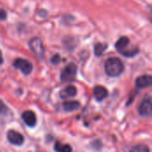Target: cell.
Returning a JSON list of instances; mask_svg holds the SVG:
<instances>
[{"label":"cell","instance_id":"6da1fadb","mask_svg":"<svg viewBox=\"0 0 152 152\" xmlns=\"http://www.w3.org/2000/svg\"><path fill=\"white\" fill-rule=\"evenodd\" d=\"M115 47L120 54L126 57H134L139 53V48L132 46L130 39L127 37H121L117 41Z\"/></svg>","mask_w":152,"mask_h":152},{"label":"cell","instance_id":"7a4b0ae2","mask_svg":"<svg viewBox=\"0 0 152 152\" xmlns=\"http://www.w3.org/2000/svg\"><path fill=\"white\" fill-rule=\"evenodd\" d=\"M124 71V64L119 58L111 57L105 62V72L108 76L115 77L120 76Z\"/></svg>","mask_w":152,"mask_h":152},{"label":"cell","instance_id":"3957f363","mask_svg":"<svg viewBox=\"0 0 152 152\" xmlns=\"http://www.w3.org/2000/svg\"><path fill=\"white\" fill-rule=\"evenodd\" d=\"M77 76V66L74 63L68 64L61 71V82H72Z\"/></svg>","mask_w":152,"mask_h":152},{"label":"cell","instance_id":"277c9868","mask_svg":"<svg viewBox=\"0 0 152 152\" xmlns=\"http://www.w3.org/2000/svg\"><path fill=\"white\" fill-rule=\"evenodd\" d=\"M29 48L31 49V51L36 54V56L37 58H39L40 60H42L45 56V48L43 45V43L41 41L40 38L38 37H34L32 38L29 43H28Z\"/></svg>","mask_w":152,"mask_h":152},{"label":"cell","instance_id":"5b68a950","mask_svg":"<svg viewBox=\"0 0 152 152\" xmlns=\"http://www.w3.org/2000/svg\"><path fill=\"white\" fill-rule=\"evenodd\" d=\"M13 67L20 69L24 75H29L33 69L32 64L28 61L21 58H18L13 61Z\"/></svg>","mask_w":152,"mask_h":152},{"label":"cell","instance_id":"8992f818","mask_svg":"<svg viewBox=\"0 0 152 152\" xmlns=\"http://www.w3.org/2000/svg\"><path fill=\"white\" fill-rule=\"evenodd\" d=\"M151 98L150 95H148L142 100V103L140 104V106L138 108V111L141 116L149 117L151 115Z\"/></svg>","mask_w":152,"mask_h":152},{"label":"cell","instance_id":"52a82bcc","mask_svg":"<svg viewBox=\"0 0 152 152\" xmlns=\"http://www.w3.org/2000/svg\"><path fill=\"white\" fill-rule=\"evenodd\" d=\"M7 140L10 143L17 146H20L24 142V138L22 134L15 130H9L7 132Z\"/></svg>","mask_w":152,"mask_h":152},{"label":"cell","instance_id":"ba28073f","mask_svg":"<svg viewBox=\"0 0 152 152\" xmlns=\"http://www.w3.org/2000/svg\"><path fill=\"white\" fill-rule=\"evenodd\" d=\"M22 117V120L25 122V124L28 126H35L37 124V117L36 114L31 111V110H26L22 113L21 115Z\"/></svg>","mask_w":152,"mask_h":152},{"label":"cell","instance_id":"9c48e42d","mask_svg":"<svg viewBox=\"0 0 152 152\" xmlns=\"http://www.w3.org/2000/svg\"><path fill=\"white\" fill-rule=\"evenodd\" d=\"M109 95L108 90L102 86H96L94 88V96L97 102H102L106 99Z\"/></svg>","mask_w":152,"mask_h":152},{"label":"cell","instance_id":"30bf717a","mask_svg":"<svg viewBox=\"0 0 152 152\" xmlns=\"http://www.w3.org/2000/svg\"><path fill=\"white\" fill-rule=\"evenodd\" d=\"M152 84V77L150 75L141 76L135 81V86L137 88L142 89L151 86Z\"/></svg>","mask_w":152,"mask_h":152},{"label":"cell","instance_id":"8fae6325","mask_svg":"<svg viewBox=\"0 0 152 152\" xmlns=\"http://www.w3.org/2000/svg\"><path fill=\"white\" fill-rule=\"evenodd\" d=\"M77 94V88L73 86H68L60 92V97L61 99H67L70 97H74Z\"/></svg>","mask_w":152,"mask_h":152},{"label":"cell","instance_id":"7c38bea8","mask_svg":"<svg viewBox=\"0 0 152 152\" xmlns=\"http://www.w3.org/2000/svg\"><path fill=\"white\" fill-rule=\"evenodd\" d=\"M63 110L67 112H72L75 110H77L80 108V103L77 101H69L63 102L62 104Z\"/></svg>","mask_w":152,"mask_h":152},{"label":"cell","instance_id":"4fadbf2b","mask_svg":"<svg viewBox=\"0 0 152 152\" xmlns=\"http://www.w3.org/2000/svg\"><path fill=\"white\" fill-rule=\"evenodd\" d=\"M54 151L56 152H72V148L69 144H61L57 142L54 145Z\"/></svg>","mask_w":152,"mask_h":152},{"label":"cell","instance_id":"5bb4252c","mask_svg":"<svg viewBox=\"0 0 152 152\" xmlns=\"http://www.w3.org/2000/svg\"><path fill=\"white\" fill-rule=\"evenodd\" d=\"M107 49V45L106 44H102V43H97L94 45V53L96 56H101L105 50Z\"/></svg>","mask_w":152,"mask_h":152},{"label":"cell","instance_id":"9a60e30c","mask_svg":"<svg viewBox=\"0 0 152 152\" xmlns=\"http://www.w3.org/2000/svg\"><path fill=\"white\" fill-rule=\"evenodd\" d=\"M129 152H150V148L147 145L139 144L132 147Z\"/></svg>","mask_w":152,"mask_h":152},{"label":"cell","instance_id":"2e32d148","mask_svg":"<svg viewBox=\"0 0 152 152\" xmlns=\"http://www.w3.org/2000/svg\"><path fill=\"white\" fill-rule=\"evenodd\" d=\"M8 112L7 106L3 102V101L0 100V115H5Z\"/></svg>","mask_w":152,"mask_h":152},{"label":"cell","instance_id":"e0dca14e","mask_svg":"<svg viewBox=\"0 0 152 152\" xmlns=\"http://www.w3.org/2000/svg\"><path fill=\"white\" fill-rule=\"evenodd\" d=\"M60 60H61L60 55H59V54H55V55L52 58L51 62H52L53 64H54V65H57V64L60 62Z\"/></svg>","mask_w":152,"mask_h":152},{"label":"cell","instance_id":"ac0fdd59","mask_svg":"<svg viewBox=\"0 0 152 152\" xmlns=\"http://www.w3.org/2000/svg\"><path fill=\"white\" fill-rule=\"evenodd\" d=\"M6 19V12L4 10H0V20H5Z\"/></svg>","mask_w":152,"mask_h":152},{"label":"cell","instance_id":"d6986e66","mask_svg":"<svg viewBox=\"0 0 152 152\" xmlns=\"http://www.w3.org/2000/svg\"><path fill=\"white\" fill-rule=\"evenodd\" d=\"M3 61H4V59H3V55H2V53H1V51H0V65L3 63Z\"/></svg>","mask_w":152,"mask_h":152}]
</instances>
